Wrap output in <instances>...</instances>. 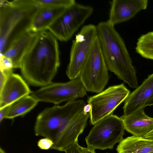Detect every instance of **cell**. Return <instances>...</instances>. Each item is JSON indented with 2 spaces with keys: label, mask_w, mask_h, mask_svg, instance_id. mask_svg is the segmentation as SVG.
Masks as SVG:
<instances>
[{
  "label": "cell",
  "mask_w": 153,
  "mask_h": 153,
  "mask_svg": "<svg viewBox=\"0 0 153 153\" xmlns=\"http://www.w3.org/2000/svg\"><path fill=\"white\" fill-rule=\"evenodd\" d=\"M57 39L48 30L37 33L23 56L21 70L30 85L44 86L52 82L60 65Z\"/></svg>",
  "instance_id": "cell-1"
},
{
  "label": "cell",
  "mask_w": 153,
  "mask_h": 153,
  "mask_svg": "<svg viewBox=\"0 0 153 153\" xmlns=\"http://www.w3.org/2000/svg\"><path fill=\"white\" fill-rule=\"evenodd\" d=\"M97 36L108 69L131 88L138 84L136 70L123 38L107 21L96 26Z\"/></svg>",
  "instance_id": "cell-2"
},
{
  "label": "cell",
  "mask_w": 153,
  "mask_h": 153,
  "mask_svg": "<svg viewBox=\"0 0 153 153\" xmlns=\"http://www.w3.org/2000/svg\"><path fill=\"white\" fill-rule=\"evenodd\" d=\"M39 6L33 0L0 1V53L3 54L12 41L28 31Z\"/></svg>",
  "instance_id": "cell-3"
},
{
  "label": "cell",
  "mask_w": 153,
  "mask_h": 153,
  "mask_svg": "<svg viewBox=\"0 0 153 153\" xmlns=\"http://www.w3.org/2000/svg\"><path fill=\"white\" fill-rule=\"evenodd\" d=\"M86 105L84 100H78L45 108L36 117L34 128L35 135L53 141L57 131L81 112Z\"/></svg>",
  "instance_id": "cell-4"
},
{
  "label": "cell",
  "mask_w": 153,
  "mask_h": 153,
  "mask_svg": "<svg viewBox=\"0 0 153 153\" xmlns=\"http://www.w3.org/2000/svg\"><path fill=\"white\" fill-rule=\"evenodd\" d=\"M108 70L97 36L79 78L87 91L99 93L108 82Z\"/></svg>",
  "instance_id": "cell-5"
},
{
  "label": "cell",
  "mask_w": 153,
  "mask_h": 153,
  "mask_svg": "<svg viewBox=\"0 0 153 153\" xmlns=\"http://www.w3.org/2000/svg\"><path fill=\"white\" fill-rule=\"evenodd\" d=\"M85 140L88 147L94 149H112L123 138L125 128L120 117L111 114L96 122Z\"/></svg>",
  "instance_id": "cell-6"
},
{
  "label": "cell",
  "mask_w": 153,
  "mask_h": 153,
  "mask_svg": "<svg viewBox=\"0 0 153 153\" xmlns=\"http://www.w3.org/2000/svg\"><path fill=\"white\" fill-rule=\"evenodd\" d=\"M91 6L75 2L66 8L48 29L61 42H67L91 15Z\"/></svg>",
  "instance_id": "cell-7"
},
{
  "label": "cell",
  "mask_w": 153,
  "mask_h": 153,
  "mask_svg": "<svg viewBox=\"0 0 153 153\" xmlns=\"http://www.w3.org/2000/svg\"><path fill=\"white\" fill-rule=\"evenodd\" d=\"M97 37V27L92 24L83 26L76 35L72 41L69 62L66 71L71 80L79 77Z\"/></svg>",
  "instance_id": "cell-8"
},
{
  "label": "cell",
  "mask_w": 153,
  "mask_h": 153,
  "mask_svg": "<svg viewBox=\"0 0 153 153\" xmlns=\"http://www.w3.org/2000/svg\"><path fill=\"white\" fill-rule=\"evenodd\" d=\"M130 91L124 83L111 86L88 100L91 108L89 112L90 122L94 125L101 119L111 114L125 101Z\"/></svg>",
  "instance_id": "cell-9"
},
{
  "label": "cell",
  "mask_w": 153,
  "mask_h": 153,
  "mask_svg": "<svg viewBox=\"0 0 153 153\" xmlns=\"http://www.w3.org/2000/svg\"><path fill=\"white\" fill-rule=\"evenodd\" d=\"M86 90L79 78L65 83L51 82L33 91L31 95L39 102L57 105L64 101L75 100L87 95Z\"/></svg>",
  "instance_id": "cell-10"
},
{
  "label": "cell",
  "mask_w": 153,
  "mask_h": 153,
  "mask_svg": "<svg viewBox=\"0 0 153 153\" xmlns=\"http://www.w3.org/2000/svg\"><path fill=\"white\" fill-rule=\"evenodd\" d=\"M90 117L89 113L82 111L71 120L56 134L51 149L60 151L64 150L76 141L83 132Z\"/></svg>",
  "instance_id": "cell-11"
},
{
  "label": "cell",
  "mask_w": 153,
  "mask_h": 153,
  "mask_svg": "<svg viewBox=\"0 0 153 153\" xmlns=\"http://www.w3.org/2000/svg\"><path fill=\"white\" fill-rule=\"evenodd\" d=\"M109 18L107 21L114 25L127 21L138 13L146 9L148 0H113L110 1Z\"/></svg>",
  "instance_id": "cell-12"
},
{
  "label": "cell",
  "mask_w": 153,
  "mask_h": 153,
  "mask_svg": "<svg viewBox=\"0 0 153 153\" xmlns=\"http://www.w3.org/2000/svg\"><path fill=\"white\" fill-rule=\"evenodd\" d=\"M28 85L19 75L11 73L0 91V109L9 105L22 97L31 94Z\"/></svg>",
  "instance_id": "cell-13"
},
{
  "label": "cell",
  "mask_w": 153,
  "mask_h": 153,
  "mask_svg": "<svg viewBox=\"0 0 153 153\" xmlns=\"http://www.w3.org/2000/svg\"><path fill=\"white\" fill-rule=\"evenodd\" d=\"M153 95V73L149 75L129 94L123 107V115L128 116L138 108H144L146 103Z\"/></svg>",
  "instance_id": "cell-14"
},
{
  "label": "cell",
  "mask_w": 153,
  "mask_h": 153,
  "mask_svg": "<svg viewBox=\"0 0 153 153\" xmlns=\"http://www.w3.org/2000/svg\"><path fill=\"white\" fill-rule=\"evenodd\" d=\"M125 129L135 136L142 137L153 129V118L147 115L144 108H139L128 116L120 117Z\"/></svg>",
  "instance_id": "cell-15"
},
{
  "label": "cell",
  "mask_w": 153,
  "mask_h": 153,
  "mask_svg": "<svg viewBox=\"0 0 153 153\" xmlns=\"http://www.w3.org/2000/svg\"><path fill=\"white\" fill-rule=\"evenodd\" d=\"M37 33L27 31L14 39L3 54L12 60L14 68H20L22 58L33 42Z\"/></svg>",
  "instance_id": "cell-16"
},
{
  "label": "cell",
  "mask_w": 153,
  "mask_h": 153,
  "mask_svg": "<svg viewBox=\"0 0 153 153\" xmlns=\"http://www.w3.org/2000/svg\"><path fill=\"white\" fill-rule=\"evenodd\" d=\"M66 8L39 6L33 16L28 31L37 33L48 30Z\"/></svg>",
  "instance_id": "cell-17"
},
{
  "label": "cell",
  "mask_w": 153,
  "mask_h": 153,
  "mask_svg": "<svg viewBox=\"0 0 153 153\" xmlns=\"http://www.w3.org/2000/svg\"><path fill=\"white\" fill-rule=\"evenodd\" d=\"M116 150L117 153H149L153 151V140L133 135L122 140Z\"/></svg>",
  "instance_id": "cell-18"
},
{
  "label": "cell",
  "mask_w": 153,
  "mask_h": 153,
  "mask_svg": "<svg viewBox=\"0 0 153 153\" xmlns=\"http://www.w3.org/2000/svg\"><path fill=\"white\" fill-rule=\"evenodd\" d=\"M38 102L31 95L25 96L9 106L5 118L13 119L23 115L33 109Z\"/></svg>",
  "instance_id": "cell-19"
},
{
  "label": "cell",
  "mask_w": 153,
  "mask_h": 153,
  "mask_svg": "<svg viewBox=\"0 0 153 153\" xmlns=\"http://www.w3.org/2000/svg\"><path fill=\"white\" fill-rule=\"evenodd\" d=\"M135 51L142 57L153 60V31L140 36L136 43Z\"/></svg>",
  "instance_id": "cell-20"
},
{
  "label": "cell",
  "mask_w": 153,
  "mask_h": 153,
  "mask_svg": "<svg viewBox=\"0 0 153 153\" xmlns=\"http://www.w3.org/2000/svg\"><path fill=\"white\" fill-rule=\"evenodd\" d=\"M40 7L67 8L76 2L74 0H33Z\"/></svg>",
  "instance_id": "cell-21"
},
{
  "label": "cell",
  "mask_w": 153,
  "mask_h": 153,
  "mask_svg": "<svg viewBox=\"0 0 153 153\" xmlns=\"http://www.w3.org/2000/svg\"><path fill=\"white\" fill-rule=\"evenodd\" d=\"M13 68V64L11 59L3 54H0V71L7 72H12Z\"/></svg>",
  "instance_id": "cell-22"
},
{
  "label": "cell",
  "mask_w": 153,
  "mask_h": 153,
  "mask_svg": "<svg viewBox=\"0 0 153 153\" xmlns=\"http://www.w3.org/2000/svg\"><path fill=\"white\" fill-rule=\"evenodd\" d=\"M53 144L52 140L47 138L41 139L37 142L38 146L42 149L47 150L51 148Z\"/></svg>",
  "instance_id": "cell-23"
},
{
  "label": "cell",
  "mask_w": 153,
  "mask_h": 153,
  "mask_svg": "<svg viewBox=\"0 0 153 153\" xmlns=\"http://www.w3.org/2000/svg\"><path fill=\"white\" fill-rule=\"evenodd\" d=\"M78 141L77 140L75 142L65 149L64 152L65 153H83L81 146L78 144Z\"/></svg>",
  "instance_id": "cell-24"
},
{
  "label": "cell",
  "mask_w": 153,
  "mask_h": 153,
  "mask_svg": "<svg viewBox=\"0 0 153 153\" xmlns=\"http://www.w3.org/2000/svg\"><path fill=\"white\" fill-rule=\"evenodd\" d=\"M12 72L8 73L0 71V91L3 88L8 76Z\"/></svg>",
  "instance_id": "cell-25"
},
{
  "label": "cell",
  "mask_w": 153,
  "mask_h": 153,
  "mask_svg": "<svg viewBox=\"0 0 153 153\" xmlns=\"http://www.w3.org/2000/svg\"><path fill=\"white\" fill-rule=\"evenodd\" d=\"M9 106L0 109V122H1L5 116L8 110Z\"/></svg>",
  "instance_id": "cell-26"
},
{
  "label": "cell",
  "mask_w": 153,
  "mask_h": 153,
  "mask_svg": "<svg viewBox=\"0 0 153 153\" xmlns=\"http://www.w3.org/2000/svg\"><path fill=\"white\" fill-rule=\"evenodd\" d=\"M83 153H96L94 149L90 147H81Z\"/></svg>",
  "instance_id": "cell-27"
},
{
  "label": "cell",
  "mask_w": 153,
  "mask_h": 153,
  "mask_svg": "<svg viewBox=\"0 0 153 153\" xmlns=\"http://www.w3.org/2000/svg\"><path fill=\"white\" fill-rule=\"evenodd\" d=\"M142 137L145 139L153 140V129Z\"/></svg>",
  "instance_id": "cell-28"
},
{
  "label": "cell",
  "mask_w": 153,
  "mask_h": 153,
  "mask_svg": "<svg viewBox=\"0 0 153 153\" xmlns=\"http://www.w3.org/2000/svg\"><path fill=\"white\" fill-rule=\"evenodd\" d=\"M153 105V95L149 99L148 101L146 103L145 107L147 106H151Z\"/></svg>",
  "instance_id": "cell-29"
},
{
  "label": "cell",
  "mask_w": 153,
  "mask_h": 153,
  "mask_svg": "<svg viewBox=\"0 0 153 153\" xmlns=\"http://www.w3.org/2000/svg\"><path fill=\"white\" fill-rule=\"evenodd\" d=\"M91 108V105L89 104H86V105L84 106L83 111H84L86 113H89Z\"/></svg>",
  "instance_id": "cell-30"
},
{
  "label": "cell",
  "mask_w": 153,
  "mask_h": 153,
  "mask_svg": "<svg viewBox=\"0 0 153 153\" xmlns=\"http://www.w3.org/2000/svg\"><path fill=\"white\" fill-rule=\"evenodd\" d=\"M0 153H6L5 151L1 147L0 148Z\"/></svg>",
  "instance_id": "cell-31"
},
{
  "label": "cell",
  "mask_w": 153,
  "mask_h": 153,
  "mask_svg": "<svg viewBox=\"0 0 153 153\" xmlns=\"http://www.w3.org/2000/svg\"><path fill=\"white\" fill-rule=\"evenodd\" d=\"M149 153H153V152H152Z\"/></svg>",
  "instance_id": "cell-32"
}]
</instances>
